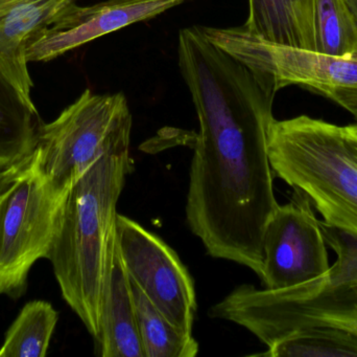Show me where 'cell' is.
I'll use <instances>...</instances> for the list:
<instances>
[{
    "label": "cell",
    "mask_w": 357,
    "mask_h": 357,
    "mask_svg": "<svg viewBox=\"0 0 357 357\" xmlns=\"http://www.w3.org/2000/svg\"><path fill=\"white\" fill-rule=\"evenodd\" d=\"M243 27L270 43L316 52L314 0H249Z\"/></svg>",
    "instance_id": "4fadbf2b"
},
{
    "label": "cell",
    "mask_w": 357,
    "mask_h": 357,
    "mask_svg": "<svg viewBox=\"0 0 357 357\" xmlns=\"http://www.w3.org/2000/svg\"><path fill=\"white\" fill-rule=\"evenodd\" d=\"M342 136L349 156L357 166V122L347 126H341Z\"/></svg>",
    "instance_id": "ffe728a7"
},
{
    "label": "cell",
    "mask_w": 357,
    "mask_h": 357,
    "mask_svg": "<svg viewBox=\"0 0 357 357\" xmlns=\"http://www.w3.org/2000/svg\"><path fill=\"white\" fill-rule=\"evenodd\" d=\"M131 282V281H130ZM138 330L146 357H195L199 344L174 326L131 282Z\"/></svg>",
    "instance_id": "9a60e30c"
},
{
    "label": "cell",
    "mask_w": 357,
    "mask_h": 357,
    "mask_svg": "<svg viewBox=\"0 0 357 357\" xmlns=\"http://www.w3.org/2000/svg\"><path fill=\"white\" fill-rule=\"evenodd\" d=\"M189 0H106L75 4L26 46L27 62H48L98 38L158 15Z\"/></svg>",
    "instance_id": "30bf717a"
},
{
    "label": "cell",
    "mask_w": 357,
    "mask_h": 357,
    "mask_svg": "<svg viewBox=\"0 0 357 357\" xmlns=\"http://www.w3.org/2000/svg\"><path fill=\"white\" fill-rule=\"evenodd\" d=\"M327 245L337 254V261L322 277L333 285L357 286V237L321 221Z\"/></svg>",
    "instance_id": "d6986e66"
},
{
    "label": "cell",
    "mask_w": 357,
    "mask_h": 357,
    "mask_svg": "<svg viewBox=\"0 0 357 357\" xmlns=\"http://www.w3.org/2000/svg\"><path fill=\"white\" fill-rule=\"evenodd\" d=\"M326 245L310 198L294 189L289 203L276 207L264 228V289H289L324 276L331 268Z\"/></svg>",
    "instance_id": "9c48e42d"
},
{
    "label": "cell",
    "mask_w": 357,
    "mask_h": 357,
    "mask_svg": "<svg viewBox=\"0 0 357 357\" xmlns=\"http://www.w3.org/2000/svg\"><path fill=\"white\" fill-rule=\"evenodd\" d=\"M131 134L113 143L67 193L47 259L63 299L98 339L116 236L117 203L133 171Z\"/></svg>",
    "instance_id": "7a4b0ae2"
},
{
    "label": "cell",
    "mask_w": 357,
    "mask_h": 357,
    "mask_svg": "<svg viewBox=\"0 0 357 357\" xmlns=\"http://www.w3.org/2000/svg\"><path fill=\"white\" fill-rule=\"evenodd\" d=\"M75 4L77 0H14L0 16V69L27 102L33 103L27 44Z\"/></svg>",
    "instance_id": "8fae6325"
},
{
    "label": "cell",
    "mask_w": 357,
    "mask_h": 357,
    "mask_svg": "<svg viewBox=\"0 0 357 357\" xmlns=\"http://www.w3.org/2000/svg\"><path fill=\"white\" fill-rule=\"evenodd\" d=\"M268 150L274 175L303 192L323 224L357 237V166L341 126L308 115L275 119Z\"/></svg>",
    "instance_id": "3957f363"
},
{
    "label": "cell",
    "mask_w": 357,
    "mask_h": 357,
    "mask_svg": "<svg viewBox=\"0 0 357 357\" xmlns=\"http://www.w3.org/2000/svg\"><path fill=\"white\" fill-rule=\"evenodd\" d=\"M39 115L0 69V169L26 161L37 146Z\"/></svg>",
    "instance_id": "5bb4252c"
},
{
    "label": "cell",
    "mask_w": 357,
    "mask_h": 357,
    "mask_svg": "<svg viewBox=\"0 0 357 357\" xmlns=\"http://www.w3.org/2000/svg\"><path fill=\"white\" fill-rule=\"evenodd\" d=\"M24 161H23V163H24ZM22 163H20V165L18 166H14V167L4 168V169H0V187H1L2 184H3V182H6V180H8V178L10 177V176H12L13 174H14L15 172H16L17 170H18V168L20 167V166L22 165Z\"/></svg>",
    "instance_id": "44dd1931"
},
{
    "label": "cell",
    "mask_w": 357,
    "mask_h": 357,
    "mask_svg": "<svg viewBox=\"0 0 357 357\" xmlns=\"http://www.w3.org/2000/svg\"><path fill=\"white\" fill-rule=\"evenodd\" d=\"M58 321V312L48 302L25 304L6 331L0 357L46 356Z\"/></svg>",
    "instance_id": "2e32d148"
},
{
    "label": "cell",
    "mask_w": 357,
    "mask_h": 357,
    "mask_svg": "<svg viewBox=\"0 0 357 357\" xmlns=\"http://www.w3.org/2000/svg\"><path fill=\"white\" fill-rule=\"evenodd\" d=\"M115 242L130 281L174 326L192 335L195 282L178 254L160 237L121 214Z\"/></svg>",
    "instance_id": "ba28073f"
},
{
    "label": "cell",
    "mask_w": 357,
    "mask_h": 357,
    "mask_svg": "<svg viewBox=\"0 0 357 357\" xmlns=\"http://www.w3.org/2000/svg\"><path fill=\"white\" fill-rule=\"evenodd\" d=\"M316 52L344 57L357 52V25L345 0H314Z\"/></svg>",
    "instance_id": "e0dca14e"
},
{
    "label": "cell",
    "mask_w": 357,
    "mask_h": 357,
    "mask_svg": "<svg viewBox=\"0 0 357 357\" xmlns=\"http://www.w3.org/2000/svg\"><path fill=\"white\" fill-rule=\"evenodd\" d=\"M178 60L199 124L187 224L208 255L260 278L264 228L279 205L268 150L278 90L212 43L199 25L181 29Z\"/></svg>",
    "instance_id": "6da1fadb"
},
{
    "label": "cell",
    "mask_w": 357,
    "mask_h": 357,
    "mask_svg": "<svg viewBox=\"0 0 357 357\" xmlns=\"http://www.w3.org/2000/svg\"><path fill=\"white\" fill-rule=\"evenodd\" d=\"M64 199L36 150L0 187V295L25 293L29 270L52 249Z\"/></svg>",
    "instance_id": "5b68a950"
},
{
    "label": "cell",
    "mask_w": 357,
    "mask_h": 357,
    "mask_svg": "<svg viewBox=\"0 0 357 357\" xmlns=\"http://www.w3.org/2000/svg\"><path fill=\"white\" fill-rule=\"evenodd\" d=\"M131 110L123 92L86 89L48 124H42L37 151L46 177L61 196L119 138L132 132Z\"/></svg>",
    "instance_id": "8992f818"
},
{
    "label": "cell",
    "mask_w": 357,
    "mask_h": 357,
    "mask_svg": "<svg viewBox=\"0 0 357 357\" xmlns=\"http://www.w3.org/2000/svg\"><path fill=\"white\" fill-rule=\"evenodd\" d=\"M357 25V0H345Z\"/></svg>",
    "instance_id": "7402d4cb"
},
{
    "label": "cell",
    "mask_w": 357,
    "mask_h": 357,
    "mask_svg": "<svg viewBox=\"0 0 357 357\" xmlns=\"http://www.w3.org/2000/svg\"><path fill=\"white\" fill-rule=\"evenodd\" d=\"M208 316L243 327L266 347L310 329L357 339V286L321 278L271 291L243 284L210 307Z\"/></svg>",
    "instance_id": "277c9868"
},
{
    "label": "cell",
    "mask_w": 357,
    "mask_h": 357,
    "mask_svg": "<svg viewBox=\"0 0 357 357\" xmlns=\"http://www.w3.org/2000/svg\"><path fill=\"white\" fill-rule=\"evenodd\" d=\"M268 357H357V339L325 329L291 335L260 354Z\"/></svg>",
    "instance_id": "ac0fdd59"
},
{
    "label": "cell",
    "mask_w": 357,
    "mask_h": 357,
    "mask_svg": "<svg viewBox=\"0 0 357 357\" xmlns=\"http://www.w3.org/2000/svg\"><path fill=\"white\" fill-rule=\"evenodd\" d=\"M206 37L277 89L297 85L322 94L349 111L357 122V52L344 57L278 45L259 39L243 27H202Z\"/></svg>",
    "instance_id": "52a82bcc"
},
{
    "label": "cell",
    "mask_w": 357,
    "mask_h": 357,
    "mask_svg": "<svg viewBox=\"0 0 357 357\" xmlns=\"http://www.w3.org/2000/svg\"><path fill=\"white\" fill-rule=\"evenodd\" d=\"M94 342L96 354L102 357H146L138 330L131 282L121 263L116 242L102 303L100 335Z\"/></svg>",
    "instance_id": "7c38bea8"
}]
</instances>
